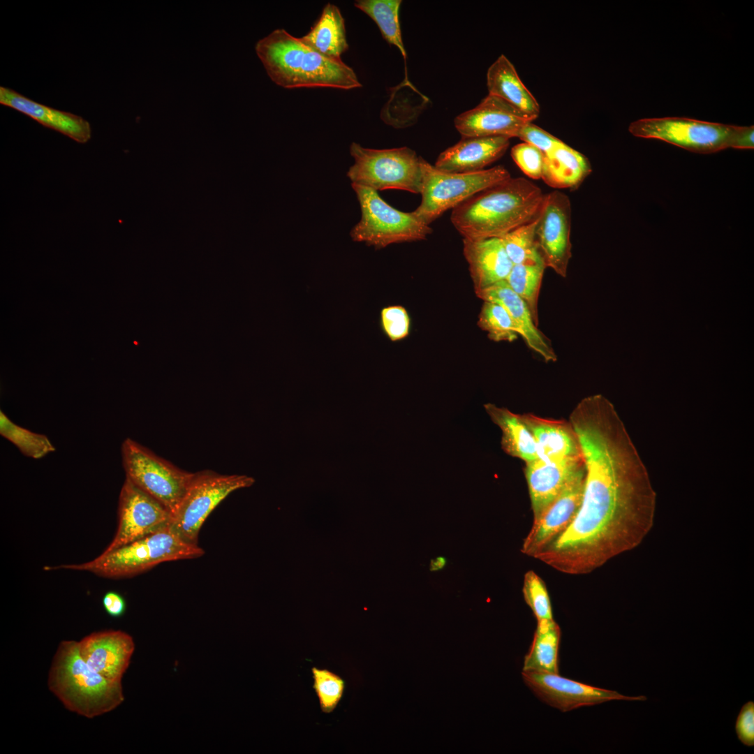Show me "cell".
Listing matches in <instances>:
<instances>
[{
  "mask_svg": "<svg viewBox=\"0 0 754 754\" xmlns=\"http://www.w3.org/2000/svg\"><path fill=\"white\" fill-rule=\"evenodd\" d=\"M586 475L579 512L567 530L534 559L571 575L591 573L637 547L651 529L656 493L614 404L597 394L569 416Z\"/></svg>",
  "mask_w": 754,
  "mask_h": 754,
  "instance_id": "6da1fadb",
  "label": "cell"
},
{
  "mask_svg": "<svg viewBox=\"0 0 754 754\" xmlns=\"http://www.w3.org/2000/svg\"><path fill=\"white\" fill-rule=\"evenodd\" d=\"M545 194L524 177H510L468 198L450 220L464 239L501 238L536 218Z\"/></svg>",
  "mask_w": 754,
  "mask_h": 754,
  "instance_id": "7a4b0ae2",
  "label": "cell"
},
{
  "mask_svg": "<svg viewBox=\"0 0 754 754\" xmlns=\"http://www.w3.org/2000/svg\"><path fill=\"white\" fill-rule=\"evenodd\" d=\"M256 52L271 80L283 88L362 87L353 69L341 59L322 55L283 29L258 40Z\"/></svg>",
  "mask_w": 754,
  "mask_h": 754,
  "instance_id": "3957f363",
  "label": "cell"
},
{
  "mask_svg": "<svg viewBox=\"0 0 754 754\" xmlns=\"http://www.w3.org/2000/svg\"><path fill=\"white\" fill-rule=\"evenodd\" d=\"M47 685L69 711L88 718L110 712L124 697L121 683L108 681L82 658L78 642L63 640L53 657Z\"/></svg>",
  "mask_w": 754,
  "mask_h": 754,
  "instance_id": "277c9868",
  "label": "cell"
},
{
  "mask_svg": "<svg viewBox=\"0 0 754 754\" xmlns=\"http://www.w3.org/2000/svg\"><path fill=\"white\" fill-rule=\"evenodd\" d=\"M204 554L202 547L182 540L170 526L110 552H103L87 562L48 566L44 570L86 571L100 577L117 579L138 575L163 562L195 559Z\"/></svg>",
  "mask_w": 754,
  "mask_h": 754,
  "instance_id": "5b68a950",
  "label": "cell"
},
{
  "mask_svg": "<svg viewBox=\"0 0 754 754\" xmlns=\"http://www.w3.org/2000/svg\"><path fill=\"white\" fill-rule=\"evenodd\" d=\"M420 166L422 200L413 213L427 225L475 194L511 177L502 165L472 172H447L421 157Z\"/></svg>",
  "mask_w": 754,
  "mask_h": 754,
  "instance_id": "8992f818",
  "label": "cell"
},
{
  "mask_svg": "<svg viewBox=\"0 0 754 754\" xmlns=\"http://www.w3.org/2000/svg\"><path fill=\"white\" fill-rule=\"evenodd\" d=\"M350 154L354 159L347 172L351 184L376 191L399 189L420 193L421 156L411 148L376 149L352 142Z\"/></svg>",
  "mask_w": 754,
  "mask_h": 754,
  "instance_id": "52a82bcc",
  "label": "cell"
},
{
  "mask_svg": "<svg viewBox=\"0 0 754 754\" xmlns=\"http://www.w3.org/2000/svg\"><path fill=\"white\" fill-rule=\"evenodd\" d=\"M361 209V219L352 228L353 241L376 249L390 244L425 239L432 232L429 226L413 212L399 211L370 188L351 184Z\"/></svg>",
  "mask_w": 754,
  "mask_h": 754,
  "instance_id": "ba28073f",
  "label": "cell"
},
{
  "mask_svg": "<svg viewBox=\"0 0 754 754\" xmlns=\"http://www.w3.org/2000/svg\"><path fill=\"white\" fill-rule=\"evenodd\" d=\"M121 456L126 478L173 515L195 473L177 468L131 438L123 442Z\"/></svg>",
  "mask_w": 754,
  "mask_h": 754,
  "instance_id": "9c48e42d",
  "label": "cell"
},
{
  "mask_svg": "<svg viewBox=\"0 0 754 754\" xmlns=\"http://www.w3.org/2000/svg\"><path fill=\"white\" fill-rule=\"evenodd\" d=\"M244 475H221L211 471L195 473L176 511L171 528L184 541L198 545L202 524L212 511L230 493L251 485Z\"/></svg>",
  "mask_w": 754,
  "mask_h": 754,
  "instance_id": "30bf717a",
  "label": "cell"
},
{
  "mask_svg": "<svg viewBox=\"0 0 754 754\" xmlns=\"http://www.w3.org/2000/svg\"><path fill=\"white\" fill-rule=\"evenodd\" d=\"M735 126L668 117L634 121L630 124L628 131L635 137L658 139L690 151L705 154L730 148Z\"/></svg>",
  "mask_w": 754,
  "mask_h": 754,
  "instance_id": "8fae6325",
  "label": "cell"
},
{
  "mask_svg": "<svg viewBox=\"0 0 754 754\" xmlns=\"http://www.w3.org/2000/svg\"><path fill=\"white\" fill-rule=\"evenodd\" d=\"M571 203L569 197L554 191L545 194L536 216L535 239L546 265L563 278L572 257Z\"/></svg>",
  "mask_w": 754,
  "mask_h": 754,
  "instance_id": "7c38bea8",
  "label": "cell"
},
{
  "mask_svg": "<svg viewBox=\"0 0 754 754\" xmlns=\"http://www.w3.org/2000/svg\"><path fill=\"white\" fill-rule=\"evenodd\" d=\"M172 519L163 505L126 478L119 494L117 529L103 552L170 526Z\"/></svg>",
  "mask_w": 754,
  "mask_h": 754,
  "instance_id": "4fadbf2b",
  "label": "cell"
},
{
  "mask_svg": "<svg viewBox=\"0 0 754 754\" xmlns=\"http://www.w3.org/2000/svg\"><path fill=\"white\" fill-rule=\"evenodd\" d=\"M525 684L542 702L562 712L612 700L644 701V695L626 696L616 691L582 683L559 674L523 672Z\"/></svg>",
  "mask_w": 754,
  "mask_h": 754,
  "instance_id": "5bb4252c",
  "label": "cell"
},
{
  "mask_svg": "<svg viewBox=\"0 0 754 754\" xmlns=\"http://www.w3.org/2000/svg\"><path fill=\"white\" fill-rule=\"evenodd\" d=\"M586 468L570 482L560 494L535 520L524 539L521 552L534 558L570 526L581 506Z\"/></svg>",
  "mask_w": 754,
  "mask_h": 754,
  "instance_id": "9a60e30c",
  "label": "cell"
},
{
  "mask_svg": "<svg viewBox=\"0 0 754 754\" xmlns=\"http://www.w3.org/2000/svg\"><path fill=\"white\" fill-rule=\"evenodd\" d=\"M78 644L82 658L92 670L110 681L121 683L135 649L130 635L114 630L95 632Z\"/></svg>",
  "mask_w": 754,
  "mask_h": 754,
  "instance_id": "2e32d148",
  "label": "cell"
},
{
  "mask_svg": "<svg viewBox=\"0 0 754 754\" xmlns=\"http://www.w3.org/2000/svg\"><path fill=\"white\" fill-rule=\"evenodd\" d=\"M528 121H531L507 102L488 94L476 107L457 115L454 124L461 137L511 138Z\"/></svg>",
  "mask_w": 754,
  "mask_h": 754,
  "instance_id": "e0dca14e",
  "label": "cell"
},
{
  "mask_svg": "<svg viewBox=\"0 0 754 754\" xmlns=\"http://www.w3.org/2000/svg\"><path fill=\"white\" fill-rule=\"evenodd\" d=\"M585 468L583 457L555 461L537 459L526 464L533 520L537 519L570 482Z\"/></svg>",
  "mask_w": 754,
  "mask_h": 754,
  "instance_id": "ac0fdd59",
  "label": "cell"
},
{
  "mask_svg": "<svg viewBox=\"0 0 754 754\" xmlns=\"http://www.w3.org/2000/svg\"><path fill=\"white\" fill-rule=\"evenodd\" d=\"M505 136L461 137L438 156L434 167L447 172H472L500 158L510 145Z\"/></svg>",
  "mask_w": 754,
  "mask_h": 754,
  "instance_id": "d6986e66",
  "label": "cell"
},
{
  "mask_svg": "<svg viewBox=\"0 0 754 754\" xmlns=\"http://www.w3.org/2000/svg\"><path fill=\"white\" fill-rule=\"evenodd\" d=\"M475 294L484 301L503 306L516 324L519 335L527 346L545 362L556 361L557 355L550 340L538 329L525 302L510 288L505 280L475 291Z\"/></svg>",
  "mask_w": 754,
  "mask_h": 754,
  "instance_id": "ffe728a7",
  "label": "cell"
},
{
  "mask_svg": "<svg viewBox=\"0 0 754 754\" xmlns=\"http://www.w3.org/2000/svg\"><path fill=\"white\" fill-rule=\"evenodd\" d=\"M0 103L30 117L43 126L59 132L78 143H86L91 137V125L82 117L46 106L11 89L0 87Z\"/></svg>",
  "mask_w": 754,
  "mask_h": 754,
  "instance_id": "44dd1931",
  "label": "cell"
},
{
  "mask_svg": "<svg viewBox=\"0 0 754 754\" xmlns=\"http://www.w3.org/2000/svg\"><path fill=\"white\" fill-rule=\"evenodd\" d=\"M463 244L475 292L505 280L514 265L500 238L463 239Z\"/></svg>",
  "mask_w": 754,
  "mask_h": 754,
  "instance_id": "7402d4cb",
  "label": "cell"
},
{
  "mask_svg": "<svg viewBox=\"0 0 754 754\" xmlns=\"http://www.w3.org/2000/svg\"><path fill=\"white\" fill-rule=\"evenodd\" d=\"M520 416L535 438L538 459L555 461L582 457L577 435L569 421L546 419L532 413Z\"/></svg>",
  "mask_w": 754,
  "mask_h": 754,
  "instance_id": "603a6c76",
  "label": "cell"
},
{
  "mask_svg": "<svg viewBox=\"0 0 754 754\" xmlns=\"http://www.w3.org/2000/svg\"><path fill=\"white\" fill-rule=\"evenodd\" d=\"M487 86L489 94L503 99L531 121L538 117L539 104L505 55L501 54L488 68Z\"/></svg>",
  "mask_w": 754,
  "mask_h": 754,
  "instance_id": "cb8c5ba5",
  "label": "cell"
},
{
  "mask_svg": "<svg viewBox=\"0 0 754 754\" xmlns=\"http://www.w3.org/2000/svg\"><path fill=\"white\" fill-rule=\"evenodd\" d=\"M592 171L589 159L563 142L544 154L541 179L555 188L575 190Z\"/></svg>",
  "mask_w": 754,
  "mask_h": 754,
  "instance_id": "d4e9b609",
  "label": "cell"
},
{
  "mask_svg": "<svg viewBox=\"0 0 754 754\" xmlns=\"http://www.w3.org/2000/svg\"><path fill=\"white\" fill-rule=\"evenodd\" d=\"M484 408L492 422L501 430V448L506 454L519 458L526 464L539 459L535 438L520 414L491 403L485 404Z\"/></svg>",
  "mask_w": 754,
  "mask_h": 754,
  "instance_id": "484cf974",
  "label": "cell"
},
{
  "mask_svg": "<svg viewBox=\"0 0 754 754\" xmlns=\"http://www.w3.org/2000/svg\"><path fill=\"white\" fill-rule=\"evenodd\" d=\"M302 41L322 55L337 60L348 49L345 21L339 8L327 3Z\"/></svg>",
  "mask_w": 754,
  "mask_h": 754,
  "instance_id": "4316f807",
  "label": "cell"
},
{
  "mask_svg": "<svg viewBox=\"0 0 754 754\" xmlns=\"http://www.w3.org/2000/svg\"><path fill=\"white\" fill-rule=\"evenodd\" d=\"M561 629L554 619L537 621V627L523 672L559 674L558 653Z\"/></svg>",
  "mask_w": 754,
  "mask_h": 754,
  "instance_id": "83f0119b",
  "label": "cell"
},
{
  "mask_svg": "<svg viewBox=\"0 0 754 754\" xmlns=\"http://www.w3.org/2000/svg\"><path fill=\"white\" fill-rule=\"evenodd\" d=\"M401 3V0H357L354 5L375 22L383 38L398 48L406 64V52L399 18Z\"/></svg>",
  "mask_w": 754,
  "mask_h": 754,
  "instance_id": "f1b7e54d",
  "label": "cell"
},
{
  "mask_svg": "<svg viewBox=\"0 0 754 754\" xmlns=\"http://www.w3.org/2000/svg\"><path fill=\"white\" fill-rule=\"evenodd\" d=\"M546 265L543 260L514 265L505 281L525 302L538 326V300Z\"/></svg>",
  "mask_w": 754,
  "mask_h": 754,
  "instance_id": "f546056e",
  "label": "cell"
},
{
  "mask_svg": "<svg viewBox=\"0 0 754 754\" xmlns=\"http://www.w3.org/2000/svg\"><path fill=\"white\" fill-rule=\"evenodd\" d=\"M0 434L15 445L24 455L30 458L40 459L55 450L54 446L45 435L16 424L1 411Z\"/></svg>",
  "mask_w": 754,
  "mask_h": 754,
  "instance_id": "4dcf8cb0",
  "label": "cell"
},
{
  "mask_svg": "<svg viewBox=\"0 0 754 754\" xmlns=\"http://www.w3.org/2000/svg\"><path fill=\"white\" fill-rule=\"evenodd\" d=\"M535 226L536 218L500 238L513 265L543 260L535 239Z\"/></svg>",
  "mask_w": 754,
  "mask_h": 754,
  "instance_id": "1f68e13d",
  "label": "cell"
},
{
  "mask_svg": "<svg viewBox=\"0 0 754 754\" xmlns=\"http://www.w3.org/2000/svg\"><path fill=\"white\" fill-rule=\"evenodd\" d=\"M478 325L494 341L512 342L519 335V329L507 310L493 302H484Z\"/></svg>",
  "mask_w": 754,
  "mask_h": 754,
  "instance_id": "d6a6232c",
  "label": "cell"
},
{
  "mask_svg": "<svg viewBox=\"0 0 754 754\" xmlns=\"http://www.w3.org/2000/svg\"><path fill=\"white\" fill-rule=\"evenodd\" d=\"M313 688L323 713H332L340 702L346 687L344 679L336 673L316 667L311 668Z\"/></svg>",
  "mask_w": 754,
  "mask_h": 754,
  "instance_id": "836d02e7",
  "label": "cell"
},
{
  "mask_svg": "<svg viewBox=\"0 0 754 754\" xmlns=\"http://www.w3.org/2000/svg\"><path fill=\"white\" fill-rule=\"evenodd\" d=\"M522 592L524 600L532 610L537 621L553 619L547 586L542 579L533 570L525 573Z\"/></svg>",
  "mask_w": 754,
  "mask_h": 754,
  "instance_id": "e575fe53",
  "label": "cell"
},
{
  "mask_svg": "<svg viewBox=\"0 0 754 754\" xmlns=\"http://www.w3.org/2000/svg\"><path fill=\"white\" fill-rule=\"evenodd\" d=\"M380 323L383 332L392 341L401 340L409 333L410 318L402 306L383 307L380 313Z\"/></svg>",
  "mask_w": 754,
  "mask_h": 754,
  "instance_id": "d590c367",
  "label": "cell"
},
{
  "mask_svg": "<svg viewBox=\"0 0 754 754\" xmlns=\"http://www.w3.org/2000/svg\"><path fill=\"white\" fill-rule=\"evenodd\" d=\"M514 162L528 177L539 179L542 177L544 153L534 146L522 142L511 149Z\"/></svg>",
  "mask_w": 754,
  "mask_h": 754,
  "instance_id": "8d00e7d4",
  "label": "cell"
},
{
  "mask_svg": "<svg viewBox=\"0 0 754 754\" xmlns=\"http://www.w3.org/2000/svg\"><path fill=\"white\" fill-rule=\"evenodd\" d=\"M516 138L534 146L544 154L552 151L563 142L560 139L533 124L532 121L524 124L518 131Z\"/></svg>",
  "mask_w": 754,
  "mask_h": 754,
  "instance_id": "74e56055",
  "label": "cell"
},
{
  "mask_svg": "<svg viewBox=\"0 0 754 754\" xmlns=\"http://www.w3.org/2000/svg\"><path fill=\"white\" fill-rule=\"evenodd\" d=\"M735 731L739 740L745 746H754V702L745 703L735 723Z\"/></svg>",
  "mask_w": 754,
  "mask_h": 754,
  "instance_id": "f35d334b",
  "label": "cell"
},
{
  "mask_svg": "<svg viewBox=\"0 0 754 754\" xmlns=\"http://www.w3.org/2000/svg\"><path fill=\"white\" fill-rule=\"evenodd\" d=\"M754 126H736L731 138L730 148L753 149L754 148Z\"/></svg>",
  "mask_w": 754,
  "mask_h": 754,
  "instance_id": "ab89813d",
  "label": "cell"
},
{
  "mask_svg": "<svg viewBox=\"0 0 754 754\" xmlns=\"http://www.w3.org/2000/svg\"><path fill=\"white\" fill-rule=\"evenodd\" d=\"M102 603L105 612L110 616L118 618L126 612V604L124 598L114 591L107 592Z\"/></svg>",
  "mask_w": 754,
  "mask_h": 754,
  "instance_id": "60d3db41",
  "label": "cell"
},
{
  "mask_svg": "<svg viewBox=\"0 0 754 754\" xmlns=\"http://www.w3.org/2000/svg\"><path fill=\"white\" fill-rule=\"evenodd\" d=\"M447 559L444 556H438L435 559H431L430 562V570L437 571L443 569L447 564Z\"/></svg>",
  "mask_w": 754,
  "mask_h": 754,
  "instance_id": "b9f144b4",
  "label": "cell"
}]
</instances>
